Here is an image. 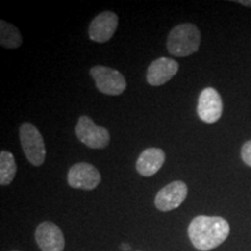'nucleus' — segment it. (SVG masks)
<instances>
[{"mask_svg":"<svg viewBox=\"0 0 251 251\" xmlns=\"http://www.w3.org/2000/svg\"><path fill=\"white\" fill-rule=\"evenodd\" d=\"M165 162V153L162 149L148 148L141 153L136 161V170L141 176L150 177L159 171Z\"/></svg>","mask_w":251,"mask_h":251,"instance_id":"nucleus-12","label":"nucleus"},{"mask_svg":"<svg viewBox=\"0 0 251 251\" xmlns=\"http://www.w3.org/2000/svg\"><path fill=\"white\" fill-rule=\"evenodd\" d=\"M17 174V163L14 156L9 151L0 152V184L2 186L12 183Z\"/></svg>","mask_w":251,"mask_h":251,"instance_id":"nucleus-14","label":"nucleus"},{"mask_svg":"<svg viewBox=\"0 0 251 251\" xmlns=\"http://www.w3.org/2000/svg\"><path fill=\"white\" fill-rule=\"evenodd\" d=\"M23 43L20 31L13 25L1 21L0 23V45L4 48L15 49Z\"/></svg>","mask_w":251,"mask_h":251,"instance_id":"nucleus-13","label":"nucleus"},{"mask_svg":"<svg viewBox=\"0 0 251 251\" xmlns=\"http://www.w3.org/2000/svg\"><path fill=\"white\" fill-rule=\"evenodd\" d=\"M241 156H242L243 162L251 168V140L243 144L242 150H241Z\"/></svg>","mask_w":251,"mask_h":251,"instance_id":"nucleus-15","label":"nucleus"},{"mask_svg":"<svg viewBox=\"0 0 251 251\" xmlns=\"http://www.w3.org/2000/svg\"><path fill=\"white\" fill-rule=\"evenodd\" d=\"M35 241L42 251H63L65 247L64 235L54 222L45 221L37 226Z\"/></svg>","mask_w":251,"mask_h":251,"instance_id":"nucleus-9","label":"nucleus"},{"mask_svg":"<svg viewBox=\"0 0 251 251\" xmlns=\"http://www.w3.org/2000/svg\"><path fill=\"white\" fill-rule=\"evenodd\" d=\"M76 135L81 143L92 149H103L109 143L108 130L94 124L92 119L86 115H83L78 120Z\"/></svg>","mask_w":251,"mask_h":251,"instance_id":"nucleus-5","label":"nucleus"},{"mask_svg":"<svg viewBox=\"0 0 251 251\" xmlns=\"http://www.w3.org/2000/svg\"><path fill=\"white\" fill-rule=\"evenodd\" d=\"M90 74L96 81L97 89L107 96H119L127 87L124 75L114 69L97 65L91 69Z\"/></svg>","mask_w":251,"mask_h":251,"instance_id":"nucleus-4","label":"nucleus"},{"mask_svg":"<svg viewBox=\"0 0 251 251\" xmlns=\"http://www.w3.org/2000/svg\"><path fill=\"white\" fill-rule=\"evenodd\" d=\"M188 188L184 181L177 180L166 185L155 197V206L161 212H170L178 208L187 197Z\"/></svg>","mask_w":251,"mask_h":251,"instance_id":"nucleus-8","label":"nucleus"},{"mask_svg":"<svg viewBox=\"0 0 251 251\" xmlns=\"http://www.w3.org/2000/svg\"><path fill=\"white\" fill-rule=\"evenodd\" d=\"M187 233L196 249L208 251L221 246L227 240L230 227L227 220L221 216L199 215L191 221Z\"/></svg>","mask_w":251,"mask_h":251,"instance_id":"nucleus-1","label":"nucleus"},{"mask_svg":"<svg viewBox=\"0 0 251 251\" xmlns=\"http://www.w3.org/2000/svg\"><path fill=\"white\" fill-rule=\"evenodd\" d=\"M101 181L98 169L89 163H77L68 172V184L78 190L92 191Z\"/></svg>","mask_w":251,"mask_h":251,"instance_id":"nucleus-6","label":"nucleus"},{"mask_svg":"<svg viewBox=\"0 0 251 251\" xmlns=\"http://www.w3.org/2000/svg\"><path fill=\"white\" fill-rule=\"evenodd\" d=\"M179 65L172 58L161 57L153 61L147 71V80L150 85L159 86L168 83L178 72Z\"/></svg>","mask_w":251,"mask_h":251,"instance_id":"nucleus-11","label":"nucleus"},{"mask_svg":"<svg viewBox=\"0 0 251 251\" xmlns=\"http://www.w3.org/2000/svg\"><path fill=\"white\" fill-rule=\"evenodd\" d=\"M222 99L218 91L213 87H206L200 93L198 100V115L206 124H214L222 115Z\"/></svg>","mask_w":251,"mask_h":251,"instance_id":"nucleus-7","label":"nucleus"},{"mask_svg":"<svg viewBox=\"0 0 251 251\" xmlns=\"http://www.w3.org/2000/svg\"><path fill=\"white\" fill-rule=\"evenodd\" d=\"M121 249L122 250H128V249H129V246H128V244H122Z\"/></svg>","mask_w":251,"mask_h":251,"instance_id":"nucleus-17","label":"nucleus"},{"mask_svg":"<svg viewBox=\"0 0 251 251\" xmlns=\"http://www.w3.org/2000/svg\"><path fill=\"white\" fill-rule=\"evenodd\" d=\"M201 35L193 24H181L176 26L168 36V50L177 57H186L198 51Z\"/></svg>","mask_w":251,"mask_h":251,"instance_id":"nucleus-2","label":"nucleus"},{"mask_svg":"<svg viewBox=\"0 0 251 251\" xmlns=\"http://www.w3.org/2000/svg\"><path fill=\"white\" fill-rule=\"evenodd\" d=\"M237 4L243 5V6H248V7H251V0H237Z\"/></svg>","mask_w":251,"mask_h":251,"instance_id":"nucleus-16","label":"nucleus"},{"mask_svg":"<svg viewBox=\"0 0 251 251\" xmlns=\"http://www.w3.org/2000/svg\"><path fill=\"white\" fill-rule=\"evenodd\" d=\"M13 251H17V250H13Z\"/></svg>","mask_w":251,"mask_h":251,"instance_id":"nucleus-18","label":"nucleus"},{"mask_svg":"<svg viewBox=\"0 0 251 251\" xmlns=\"http://www.w3.org/2000/svg\"><path fill=\"white\" fill-rule=\"evenodd\" d=\"M20 142L27 159L34 166H41L46 159L45 141L39 129L29 122L20 127Z\"/></svg>","mask_w":251,"mask_h":251,"instance_id":"nucleus-3","label":"nucleus"},{"mask_svg":"<svg viewBox=\"0 0 251 251\" xmlns=\"http://www.w3.org/2000/svg\"><path fill=\"white\" fill-rule=\"evenodd\" d=\"M119 18L111 11L102 12L93 19L89 27V36L94 42L103 43L111 40L118 28Z\"/></svg>","mask_w":251,"mask_h":251,"instance_id":"nucleus-10","label":"nucleus"}]
</instances>
